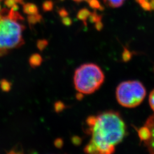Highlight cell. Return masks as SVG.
<instances>
[{
	"instance_id": "cell-1",
	"label": "cell",
	"mask_w": 154,
	"mask_h": 154,
	"mask_svg": "<svg viewBox=\"0 0 154 154\" xmlns=\"http://www.w3.org/2000/svg\"><path fill=\"white\" fill-rule=\"evenodd\" d=\"M86 125L91 138L85 148L86 154H113L116 146L126 135L125 122L116 111L90 116L86 120Z\"/></svg>"
},
{
	"instance_id": "cell-2",
	"label": "cell",
	"mask_w": 154,
	"mask_h": 154,
	"mask_svg": "<svg viewBox=\"0 0 154 154\" xmlns=\"http://www.w3.org/2000/svg\"><path fill=\"white\" fill-rule=\"evenodd\" d=\"M23 18L17 10H0V57L24 44Z\"/></svg>"
},
{
	"instance_id": "cell-3",
	"label": "cell",
	"mask_w": 154,
	"mask_h": 154,
	"mask_svg": "<svg viewBox=\"0 0 154 154\" xmlns=\"http://www.w3.org/2000/svg\"><path fill=\"white\" fill-rule=\"evenodd\" d=\"M105 80V75L99 66L85 63L75 70L74 76L75 88L81 94H90L99 89Z\"/></svg>"
},
{
	"instance_id": "cell-4",
	"label": "cell",
	"mask_w": 154,
	"mask_h": 154,
	"mask_svg": "<svg viewBox=\"0 0 154 154\" xmlns=\"http://www.w3.org/2000/svg\"><path fill=\"white\" fill-rule=\"evenodd\" d=\"M146 90L143 84L138 81L121 83L116 90V97L120 105L127 108L138 106L143 101Z\"/></svg>"
},
{
	"instance_id": "cell-5",
	"label": "cell",
	"mask_w": 154,
	"mask_h": 154,
	"mask_svg": "<svg viewBox=\"0 0 154 154\" xmlns=\"http://www.w3.org/2000/svg\"><path fill=\"white\" fill-rule=\"evenodd\" d=\"M141 141L143 142L149 154H154V114L150 116L144 125L137 130Z\"/></svg>"
},
{
	"instance_id": "cell-6",
	"label": "cell",
	"mask_w": 154,
	"mask_h": 154,
	"mask_svg": "<svg viewBox=\"0 0 154 154\" xmlns=\"http://www.w3.org/2000/svg\"><path fill=\"white\" fill-rule=\"evenodd\" d=\"M24 12L30 16H33L38 14V9L36 6L33 4L28 3L23 6Z\"/></svg>"
},
{
	"instance_id": "cell-7",
	"label": "cell",
	"mask_w": 154,
	"mask_h": 154,
	"mask_svg": "<svg viewBox=\"0 0 154 154\" xmlns=\"http://www.w3.org/2000/svg\"><path fill=\"white\" fill-rule=\"evenodd\" d=\"M42 61L41 57L38 54H34L31 56L29 60L30 64L32 67H36L41 65Z\"/></svg>"
},
{
	"instance_id": "cell-8",
	"label": "cell",
	"mask_w": 154,
	"mask_h": 154,
	"mask_svg": "<svg viewBox=\"0 0 154 154\" xmlns=\"http://www.w3.org/2000/svg\"><path fill=\"white\" fill-rule=\"evenodd\" d=\"M126 0H103L106 5L111 8H119L121 6Z\"/></svg>"
},
{
	"instance_id": "cell-9",
	"label": "cell",
	"mask_w": 154,
	"mask_h": 154,
	"mask_svg": "<svg viewBox=\"0 0 154 154\" xmlns=\"http://www.w3.org/2000/svg\"><path fill=\"white\" fill-rule=\"evenodd\" d=\"M73 1H74L75 2H78L86 1L88 3L90 6L93 8L96 9H99V10L102 9V6L100 5L98 0H73Z\"/></svg>"
},
{
	"instance_id": "cell-10",
	"label": "cell",
	"mask_w": 154,
	"mask_h": 154,
	"mask_svg": "<svg viewBox=\"0 0 154 154\" xmlns=\"http://www.w3.org/2000/svg\"><path fill=\"white\" fill-rule=\"evenodd\" d=\"M149 103L151 109L154 111V90H153L149 96Z\"/></svg>"
},
{
	"instance_id": "cell-11",
	"label": "cell",
	"mask_w": 154,
	"mask_h": 154,
	"mask_svg": "<svg viewBox=\"0 0 154 154\" xmlns=\"http://www.w3.org/2000/svg\"><path fill=\"white\" fill-rule=\"evenodd\" d=\"M1 86L4 91H8V89L10 88V85H9V82L5 80H4L1 82Z\"/></svg>"
},
{
	"instance_id": "cell-12",
	"label": "cell",
	"mask_w": 154,
	"mask_h": 154,
	"mask_svg": "<svg viewBox=\"0 0 154 154\" xmlns=\"http://www.w3.org/2000/svg\"><path fill=\"white\" fill-rule=\"evenodd\" d=\"M43 7H44V9L45 10V11H50L53 8V4L50 1L45 2L44 4Z\"/></svg>"
},
{
	"instance_id": "cell-13",
	"label": "cell",
	"mask_w": 154,
	"mask_h": 154,
	"mask_svg": "<svg viewBox=\"0 0 154 154\" xmlns=\"http://www.w3.org/2000/svg\"><path fill=\"white\" fill-rule=\"evenodd\" d=\"M8 154H23L22 153H21V152H16V151H11V152H9V153Z\"/></svg>"
},
{
	"instance_id": "cell-14",
	"label": "cell",
	"mask_w": 154,
	"mask_h": 154,
	"mask_svg": "<svg viewBox=\"0 0 154 154\" xmlns=\"http://www.w3.org/2000/svg\"><path fill=\"white\" fill-rule=\"evenodd\" d=\"M16 1V2L17 3H21L23 2V0H14Z\"/></svg>"
},
{
	"instance_id": "cell-15",
	"label": "cell",
	"mask_w": 154,
	"mask_h": 154,
	"mask_svg": "<svg viewBox=\"0 0 154 154\" xmlns=\"http://www.w3.org/2000/svg\"><path fill=\"white\" fill-rule=\"evenodd\" d=\"M2 1V0H0V2H1V1ZM0 10H1V6H0Z\"/></svg>"
}]
</instances>
